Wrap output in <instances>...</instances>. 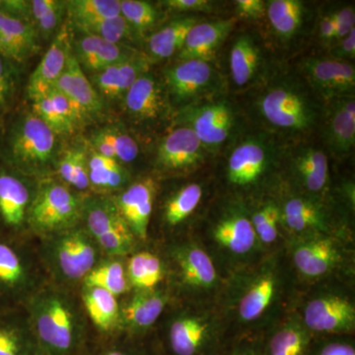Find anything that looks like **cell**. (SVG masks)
Instances as JSON below:
<instances>
[{
	"mask_svg": "<svg viewBox=\"0 0 355 355\" xmlns=\"http://www.w3.org/2000/svg\"><path fill=\"white\" fill-rule=\"evenodd\" d=\"M42 355H88L92 338L85 311L69 289L44 284L22 306Z\"/></svg>",
	"mask_w": 355,
	"mask_h": 355,
	"instance_id": "6da1fadb",
	"label": "cell"
},
{
	"mask_svg": "<svg viewBox=\"0 0 355 355\" xmlns=\"http://www.w3.org/2000/svg\"><path fill=\"white\" fill-rule=\"evenodd\" d=\"M38 256L53 284L69 289L81 286L88 273L103 260L104 254L80 223L42 237Z\"/></svg>",
	"mask_w": 355,
	"mask_h": 355,
	"instance_id": "7a4b0ae2",
	"label": "cell"
},
{
	"mask_svg": "<svg viewBox=\"0 0 355 355\" xmlns=\"http://www.w3.org/2000/svg\"><path fill=\"white\" fill-rule=\"evenodd\" d=\"M258 110L268 127L287 135H300L316 127L321 116L319 104L301 86L275 81L259 97Z\"/></svg>",
	"mask_w": 355,
	"mask_h": 355,
	"instance_id": "3957f363",
	"label": "cell"
},
{
	"mask_svg": "<svg viewBox=\"0 0 355 355\" xmlns=\"http://www.w3.org/2000/svg\"><path fill=\"white\" fill-rule=\"evenodd\" d=\"M24 242L0 235V309L22 307L44 284L39 256Z\"/></svg>",
	"mask_w": 355,
	"mask_h": 355,
	"instance_id": "277c9868",
	"label": "cell"
},
{
	"mask_svg": "<svg viewBox=\"0 0 355 355\" xmlns=\"http://www.w3.org/2000/svg\"><path fill=\"white\" fill-rule=\"evenodd\" d=\"M84 198L62 182L44 181L37 187L30 207L29 231L42 238L79 225Z\"/></svg>",
	"mask_w": 355,
	"mask_h": 355,
	"instance_id": "5b68a950",
	"label": "cell"
},
{
	"mask_svg": "<svg viewBox=\"0 0 355 355\" xmlns=\"http://www.w3.org/2000/svg\"><path fill=\"white\" fill-rule=\"evenodd\" d=\"M81 223L92 236L104 256L123 258L135 246L137 238L121 216L112 197L84 198Z\"/></svg>",
	"mask_w": 355,
	"mask_h": 355,
	"instance_id": "8992f818",
	"label": "cell"
},
{
	"mask_svg": "<svg viewBox=\"0 0 355 355\" xmlns=\"http://www.w3.org/2000/svg\"><path fill=\"white\" fill-rule=\"evenodd\" d=\"M57 133L35 114H27L15 125L9 139V158L18 170L43 172L53 164Z\"/></svg>",
	"mask_w": 355,
	"mask_h": 355,
	"instance_id": "52a82bcc",
	"label": "cell"
},
{
	"mask_svg": "<svg viewBox=\"0 0 355 355\" xmlns=\"http://www.w3.org/2000/svg\"><path fill=\"white\" fill-rule=\"evenodd\" d=\"M165 83L172 99L187 108L216 92L219 78L209 62L189 60L166 70Z\"/></svg>",
	"mask_w": 355,
	"mask_h": 355,
	"instance_id": "ba28073f",
	"label": "cell"
},
{
	"mask_svg": "<svg viewBox=\"0 0 355 355\" xmlns=\"http://www.w3.org/2000/svg\"><path fill=\"white\" fill-rule=\"evenodd\" d=\"M35 193L22 175L0 170V235L22 239Z\"/></svg>",
	"mask_w": 355,
	"mask_h": 355,
	"instance_id": "9c48e42d",
	"label": "cell"
},
{
	"mask_svg": "<svg viewBox=\"0 0 355 355\" xmlns=\"http://www.w3.org/2000/svg\"><path fill=\"white\" fill-rule=\"evenodd\" d=\"M182 121L190 128L205 149H217L229 139L235 125V114L227 101L198 103L184 108Z\"/></svg>",
	"mask_w": 355,
	"mask_h": 355,
	"instance_id": "30bf717a",
	"label": "cell"
},
{
	"mask_svg": "<svg viewBox=\"0 0 355 355\" xmlns=\"http://www.w3.org/2000/svg\"><path fill=\"white\" fill-rule=\"evenodd\" d=\"M305 78L318 93L329 99L354 94V65L336 58H308L301 64Z\"/></svg>",
	"mask_w": 355,
	"mask_h": 355,
	"instance_id": "8fae6325",
	"label": "cell"
},
{
	"mask_svg": "<svg viewBox=\"0 0 355 355\" xmlns=\"http://www.w3.org/2000/svg\"><path fill=\"white\" fill-rule=\"evenodd\" d=\"M168 296L157 289L135 291L132 297L121 306L120 331L132 338L150 330L162 314Z\"/></svg>",
	"mask_w": 355,
	"mask_h": 355,
	"instance_id": "7c38bea8",
	"label": "cell"
},
{
	"mask_svg": "<svg viewBox=\"0 0 355 355\" xmlns=\"http://www.w3.org/2000/svg\"><path fill=\"white\" fill-rule=\"evenodd\" d=\"M205 147L190 128H175L160 142L156 164L168 171L190 169L202 162Z\"/></svg>",
	"mask_w": 355,
	"mask_h": 355,
	"instance_id": "4fadbf2b",
	"label": "cell"
},
{
	"mask_svg": "<svg viewBox=\"0 0 355 355\" xmlns=\"http://www.w3.org/2000/svg\"><path fill=\"white\" fill-rule=\"evenodd\" d=\"M214 335L202 318L184 315L170 324L167 335L169 355H211Z\"/></svg>",
	"mask_w": 355,
	"mask_h": 355,
	"instance_id": "5bb4252c",
	"label": "cell"
},
{
	"mask_svg": "<svg viewBox=\"0 0 355 355\" xmlns=\"http://www.w3.org/2000/svg\"><path fill=\"white\" fill-rule=\"evenodd\" d=\"M304 320L306 327L316 333H349L354 329V306L336 296L315 299L308 303Z\"/></svg>",
	"mask_w": 355,
	"mask_h": 355,
	"instance_id": "9a60e30c",
	"label": "cell"
},
{
	"mask_svg": "<svg viewBox=\"0 0 355 355\" xmlns=\"http://www.w3.org/2000/svg\"><path fill=\"white\" fill-rule=\"evenodd\" d=\"M155 183L146 179L130 184L113 198L121 216L127 222L135 238L146 240L153 214Z\"/></svg>",
	"mask_w": 355,
	"mask_h": 355,
	"instance_id": "2e32d148",
	"label": "cell"
},
{
	"mask_svg": "<svg viewBox=\"0 0 355 355\" xmlns=\"http://www.w3.org/2000/svg\"><path fill=\"white\" fill-rule=\"evenodd\" d=\"M80 287V300L86 316L101 336L94 345L120 338L121 306L118 297L99 287Z\"/></svg>",
	"mask_w": 355,
	"mask_h": 355,
	"instance_id": "e0dca14e",
	"label": "cell"
},
{
	"mask_svg": "<svg viewBox=\"0 0 355 355\" xmlns=\"http://www.w3.org/2000/svg\"><path fill=\"white\" fill-rule=\"evenodd\" d=\"M270 155L272 153L263 140H244L233 149L229 156V181L239 187L256 184L268 169Z\"/></svg>",
	"mask_w": 355,
	"mask_h": 355,
	"instance_id": "ac0fdd59",
	"label": "cell"
},
{
	"mask_svg": "<svg viewBox=\"0 0 355 355\" xmlns=\"http://www.w3.org/2000/svg\"><path fill=\"white\" fill-rule=\"evenodd\" d=\"M71 53L72 41L69 28L62 27L30 77L28 93L32 100L53 88V84L64 72Z\"/></svg>",
	"mask_w": 355,
	"mask_h": 355,
	"instance_id": "d6986e66",
	"label": "cell"
},
{
	"mask_svg": "<svg viewBox=\"0 0 355 355\" xmlns=\"http://www.w3.org/2000/svg\"><path fill=\"white\" fill-rule=\"evenodd\" d=\"M234 26L235 20L233 18L198 23L187 35L183 48L180 51V60H198L210 62Z\"/></svg>",
	"mask_w": 355,
	"mask_h": 355,
	"instance_id": "ffe728a7",
	"label": "cell"
},
{
	"mask_svg": "<svg viewBox=\"0 0 355 355\" xmlns=\"http://www.w3.org/2000/svg\"><path fill=\"white\" fill-rule=\"evenodd\" d=\"M0 355H42L24 309H0Z\"/></svg>",
	"mask_w": 355,
	"mask_h": 355,
	"instance_id": "44dd1931",
	"label": "cell"
},
{
	"mask_svg": "<svg viewBox=\"0 0 355 355\" xmlns=\"http://www.w3.org/2000/svg\"><path fill=\"white\" fill-rule=\"evenodd\" d=\"M72 53L81 69L97 73L128 60L137 51L123 44L109 43L98 37L84 34L72 44Z\"/></svg>",
	"mask_w": 355,
	"mask_h": 355,
	"instance_id": "7402d4cb",
	"label": "cell"
},
{
	"mask_svg": "<svg viewBox=\"0 0 355 355\" xmlns=\"http://www.w3.org/2000/svg\"><path fill=\"white\" fill-rule=\"evenodd\" d=\"M123 98L128 114L139 121L157 120L166 110L164 89L147 72L130 86Z\"/></svg>",
	"mask_w": 355,
	"mask_h": 355,
	"instance_id": "603a6c76",
	"label": "cell"
},
{
	"mask_svg": "<svg viewBox=\"0 0 355 355\" xmlns=\"http://www.w3.org/2000/svg\"><path fill=\"white\" fill-rule=\"evenodd\" d=\"M38 48L37 31L32 22L18 19L0 8V55L21 62Z\"/></svg>",
	"mask_w": 355,
	"mask_h": 355,
	"instance_id": "cb8c5ba5",
	"label": "cell"
},
{
	"mask_svg": "<svg viewBox=\"0 0 355 355\" xmlns=\"http://www.w3.org/2000/svg\"><path fill=\"white\" fill-rule=\"evenodd\" d=\"M324 133L331 153L336 155H347L352 151L355 144L354 96L338 98L331 105Z\"/></svg>",
	"mask_w": 355,
	"mask_h": 355,
	"instance_id": "d4e9b609",
	"label": "cell"
},
{
	"mask_svg": "<svg viewBox=\"0 0 355 355\" xmlns=\"http://www.w3.org/2000/svg\"><path fill=\"white\" fill-rule=\"evenodd\" d=\"M53 87L69 98L86 116L99 113L102 110L101 97L84 73L73 53L67 60L64 72Z\"/></svg>",
	"mask_w": 355,
	"mask_h": 355,
	"instance_id": "484cf974",
	"label": "cell"
},
{
	"mask_svg": "<svg viewBox=\"0 0 355 355\" xmlns=\"http://www.w3.org/2000/svg\"><path fill=\"white\" fill-rule=\"evenodd\" d=\"M338 259L340 254L336 245L324 238L305 241L293 253L296 268L307 277H320L330 272Z\"/></svg>",
	"mask_w": 355,
	"mask_h": 355,
	"instance_id": "4316f807",
	"label": "cell"
},
{
	"mask_svg": "<svg viewBox=\"0 0 355 355\" xmlns=\"http://www.w3.org/2000/svg\"><path fill=\"white\" fill-rule=\"evenodd\" d=\"M229 62L232 80L239 87L249 85L257 78L263 64V55L252 35L241 34L236 38Z\"/></svg>",
	"mask_w": 355,
	"mask_h": 355,
	"instance_id": "83f0119b",
	"label": "cell"
},
{
	"mask_svg": "<svg viewBox=\"0 0 355 355\" xmlns=\"http://www.w3.org/2000/svg\"><path fill=\"white\" fill-rule=\"evenodd\" d=\"M266 13L275 34L282 41L288 42L302 31L308 9L300 0H270Z\"/></svg>",
	"mask_w": 355,
	"mask_h": 355,
	"instance_id": "f1b7e54d",
	"label": "cell"
},
{
	"mask_svg": "<svg viewBox=\"0 0 355 355\" xmlns=\"http://www.w3.org/2000/svg\"><path fill=\"white\" fill-rule=\"evenodd\" d=\"M180 277L187 286L209 288L216 282V270L209 254L196 246L178 250L176 256Z\"/></svg>",
	"mask_w": 355,
	"mask_h": 355,
	"instance_id": "f546056e",
	"label": "cell"
},
{
	"mask_svg": "<svg viewBox=\"0 0 355 355\" xmlns=\"http://www.w3.org/2000/svg\"><path fill=\"white\" fill-rule=\"evenodd\" d=\"M292 168L299 182L311 193H320L329 180L328 157L321 149L308 146L299 149L292 159Z\"/></svg>",
	"mask_w": 355,
	"mask_h": 355,
	"instance_id": "4dcf8cb0",
	"label": "cell"
},
{
	"mask_svg": "<svg viewBox=\"0 0 355 355\" xmlns=\"http://www.w3.org/2000/svg\"><path fill=\"white\" fill-rule=\"evenodd\" d=\"M93 151L119 163H130L137 158L139 144L125 130L119 127H106L98 130L91 139Z\"/></svg>",
	"mask_w": 355,
	"mask_h": 355,
	"instance_id": "1f68e13d",
	"label": "cell"
},
{
	"mask_svg": "<svg viewBox=\"0 0 355 355\" xmlns=\"http://www.w3.org/2000/svg\"><path fill=\"white\" fill-rule=\"evenodd\" d=\"M90 189L99 193H114L128 184L130 175L121 163L92 151L88 155Z\"/></svg>",
	"mask_w": 355,
	"mask_h": 355,
	"instance_id": "d6a6232c",
	"label": "cell"
},
{
	"mask_svg": "<svg viewBox=\"0 0 355 355\" xmlns=\"http://www.w3.org/2000/svg\"><path fill=\"white\" fill-rule=\"evenodd\" d=\"M198 23V18L195 16H184L171 21L162 29L154 33L147 44L150 57L155 60H164L181 51L187 35Z\"/></svg>",
	"mask_w": 355,
	"mask_h": 355,
	"instance_id": "836d02e7",
	"label": "cell"
},
{
	"mask_svg": "<svg viewBox=\"0 0 355 355\" xmlns=\"http://www.w3.org/2000/svg\"><path fill=\"white\" fill-rule=\"evenodd\" d=\"M256 236L251 220L243 216L228 217L219 222L214 229L216 241L236 254L251 251Z\"/></svg>",
	"mask_w": 355,
	"mask_h": 355,
	"instance_id": "e575fe53",
	"label": "cell"
},
{
	"mask_svg": "<svg viewBox=\"0 0 355 355\" xmlns=\"http://www.w3.org/2000/svg\"><path fill=\"white\" fill-rule=\"evenodd\" d=\"M107 258L108 259H103L88 273L81 286L99 287L119 297L127 293L130 288L127 268L121 261V258Z\"/></svg>",
	"mask_w": 355,
	"mask_h": 355,
	"instance_id": "d590c367",
	"label": "cell"
},
{
	"mask_svg": "<svg viewBox=\"0 0 355 355\" xmlns=\"http://www.w3.org/2000/svg\"><path fill=\"white\" fill-rule=\"evenodd\" d=\"M125 268L130 286L135 291L156 288L164 277L162 261L149 252L133 254Z\"/></svg>",
	"mask_w": 355,
	"mask_h": 355,
	"instance_id": "8d00e7d4",
	"label": "cell"
},
{
	"mask_svg": "<svg viewBox=\"0 0 355 355\" xmlns=\"http://www.w3.org/2000/svg\"><path fill=\"white\" fill-rule=\"evenodd\" d=\"M275 292V280L272 275L259 277L240 301L239 315L243 321H254L261 316L272 303Z\"/></svg>",
	"mask_w": 355,
	"mask_h": 355,
	"instance_id": "74e56055",
	"label": "cell"
},
{
	"mask_svg": "<svg viewBox=\"0 0 355 355\" xmlns=\"http://www.w3.org/2000/svg\"><path fill=\"white\" fill-rule=\"evenodd\" d=\"M309 333L298 324H287L275 331L268 340L263 355H308Z\"/></svg>",
	"mask_w": 355,
	"mask_h": 355,
	"instance_id": "f35d334b",
	"label": "cell"
},
{
	"mask_svg": "<svg viewBox=\"0 0 355 355\" xmlns=\"http://www.w3.org/2000/svg\"><path fill=\"white\" fill-rule=\"evenodd\" d=\"M58 173L62 183L76 191L90 189L88 154L81 147L69 149L58 159Z\"/></svg>",
	"mask_w": 355,
	"mask_h": 355,
	"instance_id": "ab89813d",
	"label": "cell"
},
{
	"mask_svg": "<svg viewBox=\"0 0 355 355\" xmlns=\"http://www.w3.org/2000/svg\"><path fill=\"white\" fill-rule=\"evenodd\" d=\"M65 6L74 25L121 15L120 0H69Z\"/></svg>",
	"mask_w": 355,
	"mask_h": 355,
	"instance_id": "60d3db41",
	"label": "cell"
},
{
	"mask_svg": "<svg viewBox=\"0 0 355 355\" xmlns=\"http://www.w3.org/2000/svg\"><path fill=\"white\" fill-rule=\"evenodd\" d=\"M284 218L287 227L295 232L322 229L324 214L314 202L304 198H292L284 205Z\"/></svg>",
	"mask_w": 355,
	"mask_h": 355,
	"instance_id": "b9f144b4",
	"label": "cell"
},
{
	"mask_svg": "<svg viewBox=\"0 0 355 355\" xmlns=\"http://www.w3.org/2000/svg\"><path fill=\"white\" fill-rule=\"evenodd\" d=\"M202 197V189L198 184L184 187L167 203L164 210L165 220L169 225L176 226L193 214Z\"/></svg>",
	"mask_w": 355,
	"mask_h": 355,
	"instance_id": "7bdbcfd3",
	"label": "cell"
},
{
	"mask_svg": "<svg viewBox=\"0 0 355 355\" xmlns=\"http://www.w3.org/2000/svg\"><path fill=\"white\" fill-rule=\"evenodd\" d=\"M83 34L98 37L112 44H121L132 38L135 31L121 15L74 25Z\"/></svg>",
	"mask_w": 355,
	"mask_h": 355,
	"instance_id": "ee69618b",
	"label": "cell"
},
{
	"mask_svg": "<svg viewBox=\"0 0 355 355\" xmlns=\"http://www.w3.org/2000/svg\"><path fill=\"white\" fill-rule=\"evenodd\" d=\"M31 9L32 20L46 37L58 31L67 12L65 1L60 0H34L31 1Z\"/></svg>",
	"mask_w": 355,
	"mask_h": 355,
	"instance_id": "f6af8a7d",
	"label": "cell"
},
{
	"mask_svg": "<svg viewBox=\"0 0 355 355\" xmlns=\"http://www.w3.org/2000/svg\"><path fill=\"white\" fill-rule=\"evenodd\" d=\"M121 15L135 32H144L158 20L155 6L142 0H121Z\"/></svg>",
	"mask_w": 355,
	"mask_h": 355,
	"instance_id": "bcb514c9",
	"label": "cell"
},
{
	"mask_svg": "<svg viewBox=\"0 0 355 355\" xmlns=\"http://www.w3.org/2000/svg\"><path fill=\"white\" fill-rule=\"evenodd\" d=\"M88 355H150L130 338H116L92 345Z\"/></svg>",
	"mask_w": 355,
	"mask_h": 355,
	"instance_id": "7dc6e473",
	"label": "cell"
},
{
	"mask_svg": "<svg viewBox=\"0 0 355 355\" xmlns=\"http://www.w3.org/2000/svg\"><path fill=\"white\" fill-rule=\"evenodd\" d=\"M12 62L0 55V121L6 113L13 92Z\"/></svg>",
	"mask_w": 355,
	"mask_h": 355,
	"instance_id": "c3c4849f",
	"label": "cell"
},
{
	"mask_svg": "<svg viewBox=\"0 0 355 355\" xmlns=\"http://www.w3.org/2000/svg\"><path fill=\"white\" fill-rule=\"evenodd\" d=\"M336 25L335 41H340L355 29V12L352 6H345L330 13Z\"/></svg>",
	"mask_w": 355,
	"mask_h": 355,
	"instance_id": "681fc988",
	"label": "cell"
},
{
	"mask_svg": "<svg viewBox=\"0 0 355 355\" xmlns=\"http://www.w3.org/2000/svg\"><path fill=\"white\" fill-rule=\"evenodd\" d=\"M0 8L13 17L27 21V22H32L31 1L0 0Z\"/></svg>",
	"mask_w": 355,
	"mask_h": 355,
	"instance_id": "f907efd6",
	"label": "cell"
},
{
	"mask_svg": "<svg viewBox=\"0 0 355 355\" xmlns=\"http://www.w3.org/2000/svg\"><path fill=\"white\" fill-rule=\"evenodd\" d=\"M236 10L242 17L259 19L266 12V3L263 0H237Z\"/></svg>",
	"mask_w": 355,
	"mask_h": 355,
	"instance_id": "816d5d0a",
	"label": "cell"
},
{
	"mask_svg": "<svg viewBox=\"0 0 355 355\" xmlns=\"http://www.w3.org/2000/svg\"><path fill=\"white\" fill-rule=\"evenodd\" d=\"M163 6L169 7L173 10L183 11H209L211 10V2L207 0H167L162 2Z\"/></svg>",
	"mask_w": 355,
	"mask_h": 355,
	"instance_id": "f5cc1de1",
	"label": "cell"
},
{
	"mask_svg": "<svg viewBox=\"0 0 355 355\" xmlns=\"http://www.w3.org/2000/svg\"><path fill=\"white\" fill-rule=\"evenodd\" d=\"M279 210L277 207V209L273 210L270 216L268 217V220H266L261 227L254 230L256 235L260 237L261 241L266 243V244H270V243L275 241V239L277 238V234H279L277 223H279Z\"/></svg>",
	"mask_w": 355,
	"mask_h": 355,
	"instance_id": "db71d44e",
	"label": "cell"
},
{
	"mask_svg": "<svg viewBox=\"0 0 355 355\" xmlns=\"http://www.w3.org/2000/svg\"><path fill=\"white\" fill-rule=\"evenodd\" d=\"M334 58L345 62V60H354L355 58V29L347 35L345 38L336 44L333 51Z\"/></svg>",
	"mask_w": 355,
	"mask_h": 355,
	"instance_id": "11a10c76",
	"label": "cell"
},
{
	"mask_svg": "<svg viewBox=\"0 0 355 355\" xmlns=\"http://www.w3.org/2000/svg\"><path fill=\"white\" fill-rule=\"evenodd\" d=\"M313 355H355V349L347 343H329L318 349Z\"/></svg>",
	"mask_w": 355,
	"mask_h": 355,
	"instance_id": "9f6ffc18",
	"label": "cell"
},
{
	"mask_svg": "<svg viewBox=\"0 0 355 355\" xmlns=\"http://www.w3.org/2000/svg\"><path fill=\"white\" fill-rule=\"evenodd\" d=\"M319 35L324 42H335L336 25L330 13L324 15L320 21Z\"/></svg>",
	"mask_w": 355,
	"mask_h": 355,
	"instance_id": "6f0895ef",
	"label": "cell"
},
{
	"mask_svg": "<svg viewBox=\"0 0 355 355\" xmlns=\"http://www.w3.org/2000/svg\"><path fill=\"white\" fill-rule=\"evenodd\" d=\"M231 355H263V349L260 347H257L256 345H249V343H245V345H238L234 350H233L232 354Z\"/></svg>",
	"mask_w": 355,
	"mask_h": 355,
	"instance_id": "680465c9",
	"label": "cell"
}]
</instances>
